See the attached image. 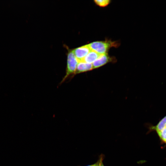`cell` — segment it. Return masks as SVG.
<instances>
[{
	"instance_id": "11",
	"label": "cell",
	"mask_w": 166,
	"mask_h": 166,
	"mask_svg": "<svg viewBox=\"0 0 166 166\" xmlns=\"http://www.w3.org/2000/svg\"><path fill=\"white\" fill-rule=\"evenodd\" d=\"M86 166H91V165H87Z\"/></svg>"
},
{
	"instance_id": "6",
	"label": "cell",
	"mask_w": 166,
	"mask_h": 166,
	"mask_svg": "<svg viewBox=\"0 0 166 166\" xmlns=\"http://www.w3.org/2000/svg\"><path fill=\"white\" fill-rule=\"evenodd\" d=\"M101 54L95 51L91 50L81 61H83L88 63L92 64Z\"/></svg>"
},
{
	"instance_id": "8",
	"label": "cell",
	"mask_w": 166,
	"mask_h": 166,
	"mask_svg": "<svg viewBox=\"0 0 166 166\" xmlns=\"http://www.w3.org/2000/svg\"><path fill=\"white\" fill-rule=\"evenodd\" d=\"M96 4L101 7H105L108 5L110 1L109 0H96L94 1Z\"/></svg>"
},
{
	"instance_id": "3",
	"label": "cell",
	"mask_w": 166,
	"mask_h": 166,
	"mask_svg": "<svg viewBox=\"0 0 166 166\" xmlns=\"http://www.w3.org/2000/svg\"><path fill=\"white\" fill-rule=\"evenodd\" d=\"M91 50L88 44L76 48L72 51L79 62L82 61Z\"/></svg>"
},
{
	"instance_id": "5",
	"label": "cell",
	"mask_w": 166,
	"mask_h": 166,
	"mask_svg": "<svg viewBox=\"0 0 166 166\" xmlns=\"http://www.w3.org/2000/svg\"><path fill=\"white\" fill-rule=\"evenodd\" d=\"M93 69L92 64L80 61L77 64L75 74L90 71Z\"/></svg>"
},
{
	"instance_id": "7",
	"label": "cell",
	"mask_w": 166,
	"mask_h": 166,
	"mask_svg": "<svg viewBox=\"0 0 166 166\" xmlns=\"http://www.w3.org/2000/svg\"><path fill=\"white\" fill-rule=\"evenodd\" d=\"M166 127V115L156 126L150 127V130L155 131L157 133L161 132Z\"/></svg>"
},
{
	"instance_id": "10",
	"label": "cell",
	"mask_w": 166,
	"mask_h": 166,
	"mask_svg": "<svg viewBox=\"0 0 166 166\" xmlns=\"http://www.w3.org/2000/svg\"><path fill=\"white\" fill-rule=\"evenodd\" d=\"M99 160L95 163V164L91 165V166H99Z\"/></svg>"
},
{
	"instance_id": "1",
	"label": "cell",
	"mask_w": 166,
	"mask_h": 166,
	"mask_svg": "<svg viewBox=\"0 0 166 166\" xmlns=\"http://www.w3.org/2000/svg\"><path fill=\"white\" fill-rule=\"evenodd\" d=\"M78 62L73 51H69L67 56L66 74L61 81V83L64 82L69 76L75 74Z\"/></svg>"
},
{
	"instance_id": "2",
	"label": "cell",
	"mask_w": 166,
	"mask_h": 166,
	"mask_svg": "<svg viewBox=\"0 0 166 166\" xmlns=\"http://www.w3.org/2000/svg\"><path fill=\"white\" fill-rule=\"evenodd\" d=\"M114 45L113 43L108 42H95L88 44L91 50L100 54L107 53L108 49Z\"/></svg>"
},
{
	"instance_id": "4",
	"label": "cell",
	"mask_w": 166,
	"mask_h": 166,
	"mask_svg": "<svg viewBox=\"0 0 166 166\" xmlns=\"http://www.w3.org/2000/svg\"><path fill=\"white\" fill-rule=\"evenodd\" d=\"M111 59L107 53L101 54L92 64L93 69L99 68L111 61Z\"/></svg>"
},
{
	"instance_id": "9",
	"label": "cell",
	"mask_w": 166,
	"mask_h": 166,
	"mask_svg": "<svg viewBox=\"0 0 166 166\" xmlns=\"http://www.w3.org/2000/svg\"><path fill=\"white\" fill-rule=\"evenodd\" d=\"M104 158V155L102 154L99 157V166H104L103 163V161Z\"/></svg>"
}]
</instances>
